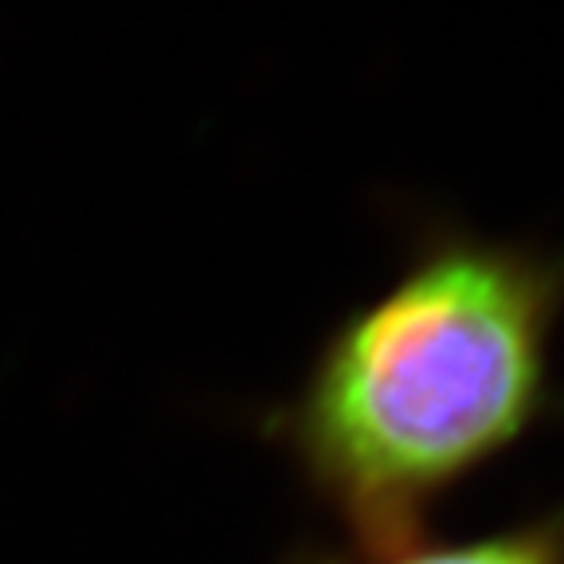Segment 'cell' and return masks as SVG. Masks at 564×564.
<instances>
[{
	"mask_svg": "<svg viewBox=\"0 0 564 564\" xmlns=\"http://www.w3.org/2000/svg\"><path fill=\"white\" fill-rule=\"evenodd\" d=\"M561 314L564 251L432 231L329 329L267 435L349 553L423 538L435 506L538 427Z\"/></svg>",
	"mask_w": 564,
	"mask_h": 564,
	"instance_id": "obj_1",
	"label": "cell"
},
{
	"mask_svg": "<svg viewBox=\"0 0 564 564\" xmlns=\"http://www.w3.org/2000/svg\"><path fill=\"white\" fill-rule=\"evenodd\" d=\"M299 564H564V506L525 518L518 525L490 529L467 541H432L427 533L380 553L310 556Z\"/></svg>",
	"mask_w": 564,
	"mask_h": 564,
	"instance_id": "obj_2",
	"label": "cell"
},
{
	"mask_svg": "<svg viewBox=\"0 0 564 564\" xmlns=\"http://www.w3.org/2000/svg\"><path fill=\"white\" fill-rule=\"evenodd\" d=\"M291 564H299V561H291Z\"/></svg>",
	"mask_w": 564,
	"mask_h": 564,
	"instance_id": "obj_3",
	"label": "cell"
}]
</instances>
